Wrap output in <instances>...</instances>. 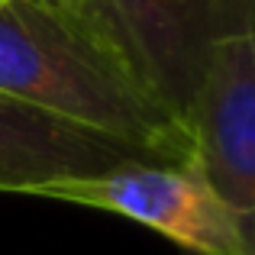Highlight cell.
<instances>
[{"mask_svg": "<svg viewBox=\"0 0 255 255\" xmlns=\"http://www.w3.org/2000/svg\"><path fill=\"white\" fill-rule=\"evenodd\" d=\"M0 94L191 165V132L62 0H0Z\"/></svg>", "mask_w": 255, "mask_h": 255, "instance_id": "cell-1", "label": "cell"}, {"mask_svg": "<svg viewBox=\"0 0 255 255\" xmlns=\"http://www.w3.org/2000/svg\"><path fill=\"white\" fill-rule=\"evenodd\" d=\"M184 123L213 45L255 29V0H62Z\"/></svg>", "mask_w": 255, "mask_h": 255, "instance_id": "cell-2", "label": "cell"}, {"mask_svg": "<svg viewBox=\"0 0 255 255\" xmlns=\"http://www.w3.org/2000/svg\"><path fill=\"white\" fill-rule=\"evenodd\" d=\"M36 197L126 217L194 255H246V220L191 165L132 162L97 178L42 187Z\"/></svg>", "mask_w": 255, "mask_h": 255, "instance_id": "cell-3", "label": "cell"}, {"mask_svg": "<svg viewBox=\"0 0 255 255\" xmlns=\"http://www.w3.org/2000/svg\"><path fill=\"white\" fill-rule=\"evenodd\" d=\"M191 168L239 213H255V29L213 45L187 107Z\"/></svg>", "mask_w": 255, "mask_h": 255, "instance_id": "cell-4", "label": "cell"}, {"mask_svg": "<svg viewBox=\"0 0 255 255\" xmlns=\"http://www.w3.org/2000/svg\"><path fill=\"white\" fill-rule=\"evenodd\" d=\"M132 162L162 158L0 94V191L36 197L42 187L97 178Z\"/></svg>", "mask_w": 255, "mask_h": 255, "instance_id": "cell-5", "label": "cell"}]
</instances>
